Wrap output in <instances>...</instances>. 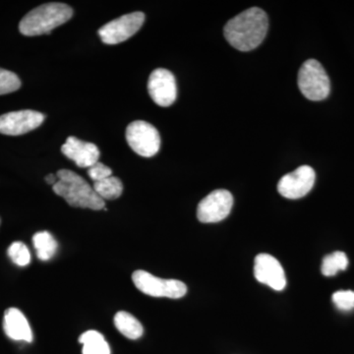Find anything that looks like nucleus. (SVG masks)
<instances>
[{
  "label": "nucleus",
  "instance_id": "nucleus-11",
  "mask_svg": "<svg viewBox=\"0 0 354 354\" xmlns=\"http://www.w3.org/2000/svg\"><path fill=\"white\" fill-rule=\"evenodd\" d=\"M44 115L38 111H12L0 116V133L9 136L26 134L38 128L44 122Z\"/></svg>",
  "mask_w": 354,
  "mask_h": 354
},
{
  "label": "nucleus",
  "instance_id": "nucleus-4",
  "mask_svg": "<svg viewBox=\"0 0 354 354\" xmlns=\"http://www.w3.org/2000/svg\"><path fill=\"white\" fill-rule=\"evenodd\" d=\"M298 88L310 101L327 99L330 92V82L322 64L316 59H308L298 72Z\"/></svg>",
  "mask_w": 354,
  "mask_h": 354
},
{
  "label": "nucleus",
  "instance_id": "nucleus-1",
  "mask_svg": "<svg viewBox=\"0 0 354 354\" xmlns=\"http://www.w3.org/2000/svg\"><path fill=\"white\" fill-rule=\"evenodd\" d=\"M269 21L263 9H247L225 26V39L230 46L241 51H250L263 43L267 35Z\"/></svg>",
  "mask_w": 354,
  "mask_h": 354
},
{
  "label": "nucleus",
  "instance_id": "nucleus-19",
  "mask_svg": "<svg viewBox=\"0 0 354 354\" xmlns=\"http://www.w3.org/2000/svg\"><path fill=\"white\" fill-rule=\"evenodd\" d=\"M348 266V259L346 254L342 251H335L324 258L321 271L325 277H333L339 272L346 271Z\"/></svg>",
  "mask_w": 354,
  "mask_h": 354
},
{
  "label": "nucleus",
  "instance_id": "nucleus-23",
  "mask_svg": "<svg viewBox=\"0 0 354 354\" xmlns=\"http://www.w3.org/2000/svg\"><path fill=\"white\" fill-rule=\"evenodd\" d=\"M88 174L94 183H97V181L104 180V179L111 176L113 171H111V167L97 162L94 165H92V167H88Z\"/></svg>",
  "mask_w": 354,
  "mask_h": 354
},
{
  "label": "nucleus",
  "instance_id": "nucleus-18",
  "mask_svg": "<svg viewBox=\"0 0 354 354\" xmlns=\"http://www.w3.org/2000/svg\"><path fill=\"white\" fill-rule=\"evenodd\" d=\"M94 190L102 200H115L123 192V184L120 178L109 176L108 178L94 183Z\"/></svg>",
  "mask_w": 354,
  "mask_h": 354
},
{
  "label": "nucleus",
  "instance_id": "nucleus-20",
  "mask_svg": "<svg viewBox=\"0 0 354 354\" xmlns=\"http://www.w3.org/2000/svg\"><path fill=\"white\" fill-rule=\"evenodd\" d=\"M7 254H8L9 258L12 260L14 264L20 266V267H25L31 262V254H30L28 247L23 242H14L9 246Z\"/></svg>",
  "mask_w": 354,
  "mask_h": 354
},
{
  "label": "nucleus",
  "instance_id": "nucleus-3",
  "mask_svg": "<svg viewBox=\"0 0 354 354\" xmlns=\"http://www.w3.org/2000/svg\"><path fill=\"white\" fill-rule=\"evenodd\" d=\"M73 10L67 4L59 2L43 4L30 11L21 20L19 31L27 37L50 34L58 26L71 19Z\"/></svg>",
  "mask_w": 354,
  "mask_h": 354
},
{
  "label": "nucleus",
  "instance_id": "nucleus-9",
  "mask_svg": "<svg viewBox=\"0 0 354 354\" xmlns=\"http://www.w3.org/2000/svg\"><path fill=\"white\" fill-rule=\"evenodd\" d=\"M316 174L309 165H302L281 177L278 191L286 199L297 200L306 196L315 184Z\"/></svg>",
  "mask_w": 354,
  "mask_h": 354
},
{
  "label": "nucleus",
  "instance_id": "nucleus-14",
  "mask_svg": "<svg viewBox=\"0 0 354 354\" xmlns=\"http://www.w3.org/2000/svg\"><path fill=\"white\" fill-rule=\"evenodd\" d=\"M3 330L13 341L32 342V332L24 314L17 308L7 309L4 313Z\"/></svg>",
  "mask_w": 354,
  "mask_h": 354
},
{
  "label": "nucleus",
  "instance_id": "nucleus-15",
  "mask_svg": "<svg viewBox=\"0 0 354 354\" xmlns=\"http://www.w3.org/2000/svg\"><path fill=\"white\" fill-rule=\"evenodd\" d=\"M114 325L127 339H138L143 335V326L128 312H118L114 316Z\"/></svg>",
  "mask_w": 354,
  "mask_h": 354
},
{
  "label": "nucleus",
  "instance_id": "nucleus-10",
  "mask_svg": "<svg viewBox=\"0 0 354 354\" xmlns=\"http://www.w3.org/2000/svg\"><path fill=\"white\" fill-rule=\"evenodd\" d=\"M148 91L158 106L167 108L176 102L177 88L176 78L169 70H153L148 81Z\"/></svg>",
  "mask_w": 354,
  "mask_h": 354
},
{
  "label": "nucleus",
  "instance_id": "nucleus-17",
  "mask_svg": "<svg viewBox=\"0 0 354 354\" xmlns=\"http://www.w3.org/2000/svg\"><path fill=\"white\" fill-rule=\"evenodd\" d=\"M32 243L39 260H50L57 253L58 244L50 232H37L32 237Z\"/></svg>",
  "mask_w": 354,
  "mask_h": 354
},
{
  "label": "nucleus",
  "instance_id": "nucleus-12",
  "mask_svg": "<svg viewBox=\"0 0 354 354\" xmlns=\"http://www.w3.org/2000/svg\"><path fill=\"white\" fill-rule=\"evenodd\" d=\"M254 274L259 283L270 286L272 290H285L286 278L283 268L276 258L269 254H259L255 258Z\"/></svg>",
  "mask_w": 354,
  "mask_h": 354
},
{
  "label": "nucleus",
  "instance_id": "nucleus-5",
  "mask_svg": "<svg viewBox=\"0 0 354 354\" xmlns=\"http://www.w3.org/2000/svg\"><path fill=\"white\" fill-rule=\"evenodd\" d=\"M132 279L135 286L149 297L178 299L187 292V286L183 281L158 278L142 270L133 272Z\"/></svg>",
  "mask_w": 354,
  "mask_h": 354
},
{
  "label": "nucleus",
  "instance_id": "nucleus-2",
  "mask_svg": "<svg viewBox=\"0 0 354 354\" xmlns=\"http://www.w3.org/2000/svg\"><path fill=\"white\" fill-rule=\"evenodd\" d=\"M58 181L53 189L58 196L64 198L67 204L75 208L100 211L106 203L95 193L90 184L74 171L60 169L57 172Z\"/></svg>",
  "mask_w": 354,
  "mask_h": 354
},
{
  "label": "nucleus",
  "instance_id": "nucleus-13",
  "mask_svg": "<svg viewBox=\"0 0 354 354\" xmlns=\"http://www.w3.org/2000/svg\"><path fill=\"white\" fill-rule=\"evenodd\" d=\"M62 152L69 160H73L79 167L88 169L99 162V148L93 143L70 136L62 147Z\"/></svg>",
  "mask_w": 354,
  "mask_h": 354
},
{
  "label": "nucleus",
  "instance_id": "nucleus-24",
  "mask_svg": "<svg viewBox=\"0 0 354 354\" xmlns=\"http://www.w3.org/2000/svg\"><path fill=\"white\" fill-rule=\"evenodd\" d=\"M46 183L50 184V185H53V186L55 185V184H57V183L58 181L57 174H48V176H46Z\"/></svg>",
  "mask_w": 354,
  "mask_h": 354
},
{
  "label": "nucleus",
  "instance_id": "nucleus-22",
  "mask_svg": "<svg viewBox=\"0 0 354 354\" xmlns=\"http://www.w3.org/2000/svg\"><path fill=\"white\" fill-rule=\"evenodd\" d=\"M333 302L337 309L348 312L354 309V291L339 290L335 292L332 297Z\"/></svg>",
  "mask_w": 354,
  "mask_h": 354
},
{
  "label": "nucleus",
  "instance_id": "nucleus-21",
  "mask_svg": "<svg viewBox=\"0 0 354 354\" xmlns=\"http://www.w3.org/2000/svg\"><path fill=\"white\" fill-rule=\"evenodd\" d=\"M21 87L19 77L8 70L0 68V95L10 94Z\"/></svg>",
  "mask_w": 354,
  "mask_h": 354
},
{
  "label": "nucleus",
  "instance_id": "nucleus-6",
  "mask_svg": "<svg viewBox=\"0 0 354 354\" xmlns=\"http://www.w3.org/2000/svg\"><path fill=\"white\" fill-rule=\"evenodd\" d=\"M128 145L144 158L157 155L160 147V136L157 128L143 120L133 121L127 127Z\"/></svg>",
  "mask_w": 354,
  "mask_h": 354
},
{
  "label": "nucleus",
  "instance_id": "nucleus-8",
  "mask_svg": "<svg viewBox=\"0 0 354 354\" xmlns=\"http://www.w3.org/2000/svg\"><path fill=\"white\" fill-rule=\"evenodd\" d=\"M234 206V197L227 190L209 193L198 205L197 218L203 223H215L225 220Z\"/></svg>",
  "mask_w": 354,
  "mask_h": 354
},
{
  "label": "nucleus",
  "instance_id": "nucleus-7",
  "mask_svg": "<svg viewBox=\"0 0 354 354\" xmlns=\"http://www.w3.org/2000/svg\"><path fill=\"white\" fill-rule=\"evenodd\" d=\"M145 21V14L133 12L121 16L118 19L102 26L99 36L104 44H118L131 38L141 29Z\"/></svg>",
  "mask_w": 354,
  "mask_h": 354
},
{
  "label": "nucleus",
  "instance_id": "nucleus-16",
  "mask_svg": "<svg viewBox=\"0 0 354 354\" xmlns=\"http://www.w3.org/2000/svg\"><path fill=\"white\" fill-rule=\"evenodd\" d=\"M83 344V354H111V348L104 335L97 330H87L79 337Z\"/></svg>",
  "mask_w": 354,
  "mask_h": 354
}]
</instances>
